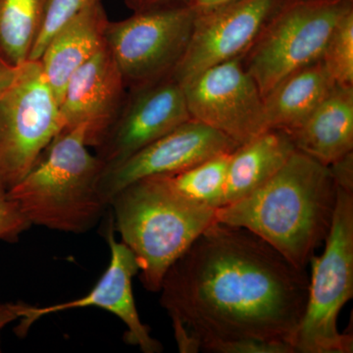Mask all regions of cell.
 <instances>
[{"label": "cell", "instance_id": "cell-23", "mask_svg": "<svg viewBox=\"0 0 353 353\" xmlns=\"http://www.w3.org/2000/svg\"><path fill=\"white\" fill-rule=\"evenodd\" d=\"M31 226V222L19 205L8 196L6 188L0 181V241L17 243L21 234Z\"/></svg>", "mask_w": 353, "mask_h": 353}, {"label": "cell", "instance_id": "cell-3", "mask_svg": "<svg viewBox=\"0 0 353 353\" xmlns=\"http://www.w3.org/2000/svg\"><path fill=\"white\" fill-rule=\"evenodd\" d=\"M115 226L132 250L145 289L158 292L167 271L210 225L216 209L192 201L167 176L127 185L111 199Z\"/></svg>", "mask_w": 353, "mask_h": 353}, {"label": "cell", "instance_id": "cell-8", "mask_svg": "<svg viewBox=\"0 0 353 353\" xmlns=\"http://www.w3.org/2000/svg\"><path fill=\"white\" fill-rule=\"evenodd\" d=\"M194 18L196 11L180 3L109 21L105 44L128 90L173 75L189 46Z\"/></svg>", "mask_w": 353, "mask_h": 353}, {"label": "cell", "instance_id": "cell-11", "mask_svg": "<svg viewBox=\"0 0 353 353\" xmlns=\"http://www.w3.org/2000/svg\"><path fill=\"white\" fill-rule=\"evenodd\" d=\"M189 120L182 85L173 77L129 88L97 155L106 167L119 164Z\"/></svg>", "mask_w": 353, "mask_h": 353}, {"label": "cell", "instance_id": "cell-4", "mask_svg": "<svg viewBox=\"0 0 353 353\" xmlns=\"http://www.w3.org/2000/svg\"><path fill=\"white\" fill-rule=\"evenodd\" d=\"M105 167L101 158L88 152L85 129L78 127L60 132L7 194L32 225L85 233L108 206L99 192Z\"/></svg>", "mask_w": 353, "mask_h": 353}, {"label": "cell", "instance_id": "cell-9", "mask_svg": "<svg viewBox=\"0 0 353 353\" xmlns=\"http://www.w3.org/2000/svg\"><path fill=\"white\" fill-rule=\"evenodd\" d=\"M190 119L238 145L267 131L263 97L241 57L203 70L181 83Z\"/></svg>", "mask_w": 353, "mask_h": 353}, {"label": "cell", "instance_id": "cell-10", "mask_svg": "<svg viewBox=\"0 0 353 353\" xmlns=\"http://www.w3.org/2000/svg\"><path fill=\"white\" fill-rule=\"evenodd\" d=\"M283 0H234L196 12L189 46L174 71L183 83L203 70L243 57Z\"/></svg>", "mask_w": 353, "mask_h": 353}, {"label": "cell", "instance_id": "cell-15", "mask_svg": "<svg viewBox=\"0 0 353 353\" xmlns=\"http://www.w3.org/2000/svg\"><path fill=\"white\" fill-rule=\"evenodd\" d=\"M108 23L102 2H97L62 26L44 48L39 61L59 105L72 75L105 44Z\"/></svg>", "mask_w": 353, "mask_h": 353}, {"label": "cell", "instance_id": "cell-5", "mask_svg": "<svg viewBox=\"0 0 353 353\" xmlns=\"http://www.w3.org/2000/svg\"><path fill=\"white\" fill-rule=\"evenodd\" d=\"M307 303L294 336L296 353H352V334L339 331L341 309L353 296V194L338 188L325 248L311 257Z\"/></svg>", "mask_w": 353, "mask_h": 353}, {"label": "cell", "instance_id": "cell-21", "mask_svg": "<svg viewBox=\"0 0 353 353\" xmlns=\"http://www.w3.org/2000/svg\"><path fill=\"white\" fill-rule=\"evenodd\" d=\"M320 60L336 85L353 87V8L334 27Z\"/></svg>", "mask_w": 353, "mask_h": 353}, {"label": "cell", "instance_id": "cell-22", "mask_svg": "<svg viewBox=\"0 0 353 353\" xmlns=\"http://www.w3.org/2000/svg\"><path fill=\"white\" fill-rule=\"evenodd\" d=\"M101 1V0H48L43 26L29 60H39L44 48L62 26L75 17L83 9Z\"/></svg>", "mask_w": 353, "mask_h": 353}, {"label": "cell", "instance_id": "cell-26", "mask_svg": "<svg viewBox=\"0 0 353 353\" xmlns=\"http://www.w3.org/2000/svg\"><path fill=\"white\" fill-rule=\"evenodd\" d=\"M19 319L16 311L15 303H0V332L6 328L7 325Z\"/></svg>", "mask_w": 353, "mask_h": 353}, {"label": "cell", "instance_id": "cell-2", "mask_svg": "<svg viewBox=\"0 0 353 353\" xmlns=\"http://www.w3.org/2000/svg\"><path fill=\"white\" fill-rule=\"evenodd\" d=\"M336 194L329 167L296 150L259 190L218 208L216 222L252 232L305 269L329 233Z\"/></svg>", "mask_w": 353, "mask_h": 353}, {"label": "cell", "instance_id": "cell-27", "mask_svg": "<svg viewBox=\"0 0 353 353\" xmlns=\"http://www.w3.org/2000/svg\"><path fill=\"white\" fill-rule=\"evenodd\" d=\"M18 67L11 66L0 55V92L10 83L15 76Z\"/></svg>", "mask_w": 353, "mask_h": 353}, {"label": "cell", "instance_id": "cell-24", "mask_svg": "<svg viewBox=\"0 0 353 353\" xmlns=\"http://www.w3.org/2000/svg\"><path fill=\"white\" fill-rule=\"evenodd\" d=\"M328 167L336 187L353 194V152L348 153Z\"/></svg>", "mask_w": 353, "mask_h": 353}, {"label": "cell", "instance_id": "cell-19", "mask_svg": "<svg viewBox=\"0 0 353 353\" xmlns=\"http://www.w3.org/2000/svg\"><path fill=\"white\" fill-rule=\"evenodd\" d=\"M46 6L48 0H0V55L11 66L29 61Z\"/></svg>", "mask_w": 353, "mask_h": 353}, {"label": "cell", "instance_id": "cell-12", "mask_svg": "<svg viewBox=\"0 0 353 353\" xmlns=\"http://www.w3.org/2000/svg\"><path fill=\"white\" fill-rule=\"evenodd\" d=\"M106 240L110 248V262L103 275L92 290L81 299L50 306L15 303L20 324L15 330L17 336H25L32 325L46 315L71 309L99 307L112 313L124 323L127 332L125 341L139 347L145 353H159L163 350L161 343L150 336V328L141 322L132 292V278L139 274L136 256L124 243H118L113 225H109Z\"/></svg>", "mask_w": 353, "mask_h": 353}, {"label": "cell", "instance_id": "cell-6", "mask_svg": "<svg viewBox=\"0 0 353 353\" xmlns=\"http://www.w3.org/2000/svg\"><path fill=\"white\" fill-rule=\"evenodd\" d=\"M353 0H283L241 57L262 97L299 69L317 61Z\"/></svg>", "mask_w": 353, "mask_h": 353}, {"label": "cell", "instance_id": "cell-7", "mask_svg": "<svg viewBox=\"0 0 353 353\" xmlns=\"http://www.w3.org/2000/svg\"><path fill=\"white\" fill-rule=\"evenodd\" d=\"M63 130L59 103L39 60L21 65L0 92V181L8 190Z\"/></svg>", "mask_w": 353, "mask_h": 353}, {"label": "cell", "instance_id": "cell-20", "mask_svg": "<svg viewBox=\"0 0 353 353\" xmlns=\"http://www.w3.org/2000/svg\"><path fill=\"white\" fill-rule=\"evenodd\" d=\"M232 152L221 153L187 170L165 176L183 196L217 210L224 202Z\"/></svg>", "mask_w": 353, "mask_h": 353}, {"label": "cell", "instance_id": "cell-17", "mask_svg": "<svg viewBox=\"0 0 353 353\" xmlns=\"http://www.w3.org/2000/svg\"><path fill=\"white\" fill-rule=\"evenodd\" d=\"M296 150L288 132L274 129L239 145L232 152L222 206L259 190L287 163Z\"/></svg>", "mask_w": 353, "mask_h": 353}, {"label": "cell", "instance_id": "cell-13", "mask_svg": "<svg viewBox=\"0 0 353 353\" xmlns=\"http://www.w3.org/2000/svg\"><path fill=\"white\" fill-rule=\"evenodd\" d=\"M238 146L220 132L190 119L121 163L105 167L99 192L109 206L116 194L137 181L180 173Z\"/></svg>", "mask_w": 353, "mask_h": 353}, {"label": "cell", "instance_id": "cell-28", "mask_svg": "<svg viewBox=\"0 0 353 353\" xmlns=\"http://www.w3.org/2000/svg\"><path fill=\"white\" fill-rule=\"evenodd\" d=\"M234 0H189L188 4L196 13L202 12V11L209 10V9L215 8V7L223 6V4L229 3Z\"/></svg>", "mask_w": 353, "mask_h": 353}, {"label": "cell", "instance_id": "cell-1", "mask_svg": "<svg viewBox=\"0 0 353 353\" xmlns=\"http://www.w3.org/2000/svg\"><path fill=\"white\" fill-rule=\"evenodd\" d=\"M309 276L243 228L214 222L167 271L160 305L179 352L226 353L260 341L292 348Z\"/></svg>", "mask_w": 353, "mask_h": 353}, {"label": "cell", "instance_id": "cell-25", "mask_svg": "<svg viewBox=\"0 0 353 353\" xmlns=\"http://www.w3.org/2000/svg\"><path fill=\"white\" fill-rule=\"evenodd\" d=\"M189 0H125V4L132 12H141V11L150 10V9L174 6V4L188 3Z\"/></svg>", "mask_w": 353, "mask_h": 353}, {"label": "cell", "instance_id": "cell-18", "mask_svg": "<svg viewBox=\"0 0 353 353\" xmlns=\"http://www.w3.org/2000/svg\"><path fill=\"white\" fill-rule=\"evenodd\" d=\"M334 85L320 59L288 76L263 97L267 128L285 132L296 129Z\"/></svg>", "mask_w": 353, "mask_h": 353}, {"label": "cell", "instance_id": "cell-16", "mask_svg": "<svg viewBox=\"0 0 353 353\" xmlns=\"http://www.w3.org/2000/svg\"><path fill=\"white\" fill-rule=\"evenodd\" d=\"M288 134L297 152L325 166L353 152V87L334 85L303 124Z\"/></svg>", "mask_w": 353, "mask_h": 353}, {"label": "cell", "instance_id": "cell-14", "mask_svg": "<svg viewBox=\"0 0 353 353\" xmlns=\"http://www.w3.org/2000/svg\"><path fill=\"white\" fill-rule=\"evenodd\" d=\"M128 88L106 44L70 78L59 109L64 131L83 127L85 143L97 148L117 119Z\"/></svg>", "mask_w": 353, "mask_h": 353}]
</instances>
